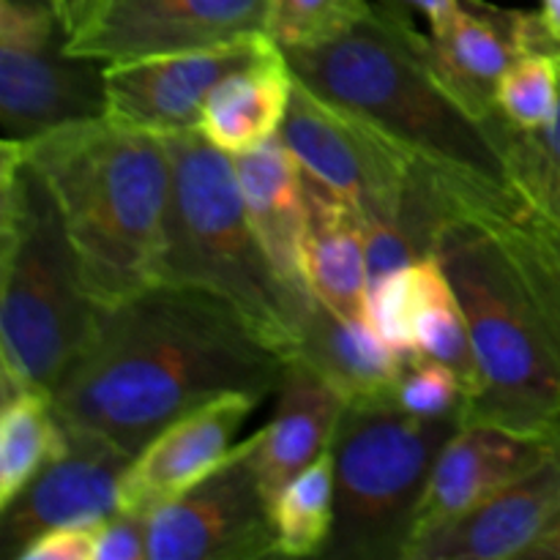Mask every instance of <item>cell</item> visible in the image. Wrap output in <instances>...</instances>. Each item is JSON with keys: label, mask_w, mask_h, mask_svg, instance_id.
<instances>
[{"label": "cell", "mask_w": 560, "mask_h": 560, "mask_svg": "<svg viewBox=\"0 0 560 560\" xmlns=\"http://www.w3.org/2000/svg\"><path fill=\"white\" fill-rule=\"evenodd\" d=\"M293 91V66L284 49L273 44L213 88L197 129L230 156L252 151L282 131Z\"/></svg>", "instance_id": "7402d4cb"}, {"label": "cell", "mask_w": 560, "mask_h": 560, "mask_svg": "<svg viewBox=\"0 0 560 560\" xmlns=\"http://www.w3.org/2000/svg\"><path fill=\"white\" fill-rule=\"evenodd\" d=\"M523 560H560V517L558 523L536 541Z\"/></svg>", "instance_id": "e575fe53"}, {"label": "cell", "mask_w": 560, "mask_h": 560, "mask_svg": "<svg viewBox=\"0 0 560 560\" xmlns=\"http://www.w3.org/2000/svg\"><path fill=\"white\" fill-rule=\"evenodd\" d=\"M421 42L424 33L410 16L372 0L337 38L284 55L306 88L377 126L470 206L528 213L495 131L438 85Z\"/></svg>", "instance_id": "3957f363"}, {"label": "cell", "mask_w": 560, "mask_h": 560, "mask_svg": "<svg viewBox=\"0 0 560 560\" xmlns=\"http://www.w3.org/2000/svg\"><path fill=\"white\" fill-rule=\"evenodd\" d=\"M104 63L69 52L49 0H0L3 142H31L77 120L102 118Z\"/></svg>", "instance_id": "ba28073f"}, {"label": "cell", "mask_w": 560, "mask_h": 560, "mask_svg": "<svg viewBox=\"0 0 560 560\" xmlns=\"http://www.w3.org/2000/svg\"><path fill=\"white\" fill-rule=\"evenodd\" d=\"M271 0H109L69 42L80 58L115 63L145 55L217 47L268 33Z\"/></svg>", "instance_id": "7c38bea8"}, {"label": "cell", "mask_w": 560, "mask_h": 560, "mask_svg": "<svg viewBox=\"0 0 560 560\" xmlns=\"http://www.w3.org/2000/svg\"><path fill=\"white\" fill-rule=\"evenodd\" d=\"M348 399L306 361L290 359L277 388V410L252 435V463L268 498L334 446Z\"/></svg>", "instance_id": "ac0fdd59"}, {"label": "cell", "mask_w": 560, "mask_h": 560, "mask_svg": "<svg viewBox=\"0 0 560 560\" xmlns=\"http://www.w3.org/2000/svg\"><path fill=\"white\" fill-rule=\"evenodd\" d=\"M506 156L509 175L530 217L550 224L560 235V102L550 126L520 131L501 115L487 120Z\"/></svg>", "instance_id": "484cf974"}, {"label": "cell", "mask_w": 560, "mask_h": 560, "mask_svg": "<svg viewBox=\"0 0 560 560\" xmlns=\"http://www.w3.org/2000/svg\"><path fill=\"white\" fill-rule=\"evenodd\" d=\"M93 560H148V514L115 512L104 520Z\"/></svg>", "instance_id": "4dcf8cb0"}, {"label": "cell", "mask_w": 560, "mask_h": 560, "mask_svg": "<svg viewBox=\"0 0 560 560\" xmlns=\"http://www.w3.org/2000/svg\"><path fill=\"white\" fill-rule=\"evenodd\" d=\"M69 430V446L9 509L0 512L5 558H16L36 536L63 525H91L120 509V476L131 457L96 432Z\"/></svg>", "instance_id": "4fadbf2b"}, {"label": "cell", "mask_w": 560, "mask_h": 560, "mask_svg": "<svg viewBox=\"0 0 560 560\" xmlns=\"http://www.w3.org/2000/svg\"><path fill=\"white\" fill-rule=\"evenodd\" d=\"M468 317L479 386L463 424L560 435V235L530 213L468 208L435 244Z\"/></svg>", "instance_id": "7a4b0ae2"}, {"label": "cell", "mask_w": 560, "mask_h": 560, "mask_svg": "<svg viewBox=\"0 0 560 560\" xmlns=\"http://www.w3.org/2000/svg\"><path fill=\"white\" fill-rule=\"evenodd\" d=\"M560 517V441L528 474L481 501L463 517L430 530L402 560H514Z\"/></svg>", "instance_id": "9a60e30c"}, {"label": "cell", "mask_w": 560, "mask_h": 560, "mask_svg": "<svg viewBox=\"0 0 560 560\" xmlns=\"http://www.w3.org/2000/svg\"><path fill=\"white\" fill-rule=\"evenodd\" d=\"M271 520L279 558L326 556L337 520L331 448L271 498Z\"/></svg>", "instance_id": "cb8c5ba5"}, {"label": "cell", "mask_w": 560, "mask_h": 560, "mask_svg": "<svg viewBox=\"0 0 560 560\" xmlns=\"http://www.w3.org/2000/svg\"><path fill=\"white\" fill-rule=\"evenodd\" d=\"M459 427L394 402L348 405L331 446L337 520L326 558L402 560L432 468Z\"/></svg>", "instance_id": "52a82bcc"}, {"label": "cell", "mask_w": 560, "mask_h": 560, "mask_svg": "<svg viewBox=\"0 0 560 560\" xmlns=\"http://www.w3.org/2000/svg\"><path fill=\"white\" fill-rule=\"evenodd\" d=\"M102 317L55 197L16 142L0 156V370L3 397L52 394Z\"/></svg>", "instance_id": "5b68a950"}, {"label": "cell", "mask_w": 560, "mask_h": 560, "mask_svg": "<svg viewBox=\"0 0 560 560\" xmlns=\"http://www.w3.org/2000/svg\"><path fill=\"white\" fill-rule=\"evenodd\" d=\"M416 312H419V260L413 266L383 273L370 284L364 312L366 326L402 359L419 355Z\"/></svg>", "instance_id": "f1b7e54d"}, {"label": "cell", "mask_w": 560, "mask_h": 560, "mask_svg": "<svg viewBox=\"0 0 560 560\" xmlns=\"http://www.w3.org/2000/svg\"><path fill=\"white\" fill-rule=\"evenodd\" d=\"M558 58H560V47H558Z\"/></svg>", "instance_id": "8d00e7d4"}, {"label": "cell", "mask_w": 560, "mask_h": 560, "mask_svg": "<svg viewBox=\"0 0 560 560\" xmlns=\"http://www.w3.org/2000/svg\"><path fill=\"white\" fill-rule=\"evenodd\" d=\"M173 162L159 282L228 301L284 359H295L310 290L279 279L262 252L235 178L233 156L200 129L164 135Z\"/></svg>", "instance_id": "8992f818"}, {"label": "cell", "mask_w": 560, "mask_h": 560, "mask_svg": "<svg viewBox=\"0 0 560 560\" xmlns=\"http://www.w3.org/2000/svg\"><path fill=\"white\" fill-rule=\"evenodd\" d=\"M16 145L52 191L88 293L102 310L159 284L173 180L164 135L102 115Z\"/></svg>", "instance_id": "277c9868"}, {"label": "cell", "mask_w": 560, "mask_h": 560, "mask_svg": "<svg viewBox=\"0 0 560 560\" xmlns=\"http://www.w3.org/2000/svg\"><path fill=\"white\" fill-rule=\"evenodd\" d=\"M539 16L545 22L547 33L560 44V0H541Z\"/></svg>", "instance_id": "d590c367"}, {"label": "cell", "mask_w": 560, "mask_h": 560, "mask_svg": "<svg viewBox=\"0 0 560 560\" xmlns=\"http://www.w3.org/2000/svg\"><path fill=\"white\" fill-rule=\"evenodd\" d=\"M282 140L301 170L364 211L366 222H397L413 200L424 167L377 126L295 77Z\"/></svg>", "instance_id": "9c48e42d"}, {"label": "cell", "mask_w": 560, "mask_h": 560, "mask_svg": "<svg viewBox=\"0 0 560 560\" xmlns=\"http://www.w3.org/2000/svg\"><path fill=\"white\" fill-rule=\"evenodd\" d=\"M394 405L421 419H463L468 388L452 366L419 353L405 364Z\"/></svg>", "instance_id": "f546056e"}, {"label": "cell", "mask_w": 560, "mask_h": 560, "mask_svg": "<svg viewBox=\"0 0 560 560\" xmlns=\"http://www.w3.org/2000/svg\"><path fill=\"white\" fill-rule=\"evenodd\" d=\"M370 5L372 0H271L268 36L282 49L317 47L348 31Z\"/></svg>", "instance_id": "83f0119b"}, {"label": "cell", "mask_w": 560, "mask_h": 560, "mask_svg": "<svg viewBox=\"0 0 560 560\" xmlns=\"http://www.w3.org/2000/svg\"><path fill=\"white\" fill-rule=\"evenodd\" d=\"M558 47L523 49L503 74L498 85V115L514 129L539 131L556 118L560 102Z\"/></svg>", "instance_id": "4316f807"}, {"label": "cell", "mask_w": 560, "mask_h": 560, "mask_svg": "<svg viewBox=\"0 0 560 560\" xmlns=\"http://www.w3.org/2000/svg\"><path fill=\"white\" fill-rule=\"evenodd\" d=\"M383 9L394 11V14H402L413 20V14H421L430 25V33L438 31L448 16L454 14V9L459 5V0H375Z\"/></svg>", "instance_id": "836d02e7"}, {"label": "cell", "mask_w": 560, "mask_h": 560, "mask_svg": "<svg viewBox=\"0 0 560 560\" xmlns=\"http://www.w3.org/2000/svg\"><path fill=\"white\" fill-rule=\"evenodd\" d=\"M49 3H52L55 14H58L60 25L71 42L96 22V16L102 14L109 0H49Z\"/></svg>", "instance_id": "d6a6232c"}, {"label": "cell", "mask_w": 560, "mask_h": 560, "mask_svg": "<svg viewBox=\"0 0 560 560\" xmlns=\"http://www.w3.org/2000/svg\"><path fill=\"white\" fill-rule=\"evenodd\" d=\"M257 405L260 397L255 394L230 392L170 421L131 457L120 476L118 512L151 517L159 506L200 485L233 452L235 435Z\"/></svg>", "instance_id": "5bb4252c"}, {"label": "cell", "mask_w": 560, "mask_h": 560, "mask_svg": "<svg viewBox=\"0 0 560 560\" xmlns=\"http://www.w3.org/2000/svg\"><path fill=\"white\" fill-rule=\"evenodd\" d=\"M558 441L560 435H523V432L503 430V427L485 424V421H470V424L459 427L448 438L435 468H432L424 495L416 509L408 547L430 530L463 517L465 512L528 474L536 463H541L552 452Z\"/></svg>", "instance_id": "2e32d148"}, {"label": "cell", "mask_w": 560, "mask_h": 560, "mask_svg": "<svg viewBox=\"0 0 560 560\" xmlns=\"http://www.w3.org/2000/svg\"><path fill=\"white\" fill-rule=\"evenodd\" d=\"M233 164L246 217L273 271L290 288L306 290L304 241L310 206L299 159L277 135L252 151L235 153Z\"/></svg>", "instance_id": "d6986e66"}, {"label": "cell", "mask_w": 560, "mask_h": 560, "mask_svg": "<svg viewBox=\"0 0 560 560\" xmlns=\"http://www.w3.org/2000/svg\"><path fill=\"white\" fill-rule=\"evenodd\" d=\"M279 558L271 498L252 463V438L211 476L148 517V560Z\"/></svg>", "instance_id": "30bf717a"}, {"label": "cell", "mask_w": 560, "mask_h": 560, "mask_svg": "<svg viewBox=\"0 0 560 560\" xmlns=\"http://www.w3.org/2000/svg\"><path fill=\"white\" fill-rule=\"evenodd\" d=\"M273 44L268 33H260L217 47L104 63V115L151 135L197 129L213 88Z\"/></svg>", "instance_id": "8fae6325"}, {"label": "cell", "mask_w": 560, "mask_h": 560, "mask_svg": "<svg viewBox=\"0 0 560 560\" xmlns=\"http://www.w3.org/2000/svg\"><path fill=\"white\" fill-rule=\"evenodd\" d=\"M295 359L315 366L348 405L394 402L408 364L364 320H345L312 295L299 317Z\"/></svg>", "instance_id": "44dd1931"}, {"label": "cell", "mask_w": 560, "mask_h": 560, "mask_svg": "<svg viewBox=\"0 0 560 560\" xmlns=\"http://www.w3.org/2000/svg\"><path fill=\"white\" fill-rule=\"evenodd\" d=\"M416 345L421 355L443 361L463 377L468 402L479 386L474 339L459 295L438 255L419 260V312H416Z\"/></svg>", "instance_id": "d4e9b609"}, {"label": "cell", "mask_w": 560, "mask_h": 560, "mask_svg": "<svg viewBox=\"0 0 560 560\" xmlns=\"http://www.w3.org/2000/svg\"><path fill=\"white\" fill-rule=\"evenodd\" d=\"M102 523L63 525V528L47 530V534L36 536L31 545L22 547L14 560H93Z\"/></svg>", "instance_id": "1f68e13d"}, {"label": "cell", "mask_w": 560, "mask_h": 560, "mask_svg": "<svg viewBox=\"0 0 560 560\" xmlns=\"http://www.w3.org/2000/svg\"><path fill=\"white\" fill-rule=\"evenodd\" d=\"M69 430L52 405V394L22 388L3 397L0 413V512L63 454Z\"/></svg>", "instance_id": "603a6c76"}, {"label": "cell", "mask_w": 560, "mask_h": 560, "mask_svg": "<svg viewBox=\"0 0 560 560\" xmlns=\"http://www.w3.org/2000/svg\"><path fill=\"white\" fill-rule=\"evenodd\" d=\"M520 14L485 0H459L454 14L421 42L438 85L481 124L498 115V85L523 49Z\"/></svg>", "instance_id": "e0dca14e"}, {"label": "cell", "mask_w": 560, "mask_h": 560, "mask_svg": "<svg viewBox=\"0 0 560 560\" xmlns=\"http://www.w3.org/2000/svg\"><path fill=\"white\" fill-rule=\"evenodd\" d=\"M288 361L217 295L159 282L102 310L80 359L52 388L60 421L135 457L206 399L277 394Z\"/></svg>", "instance_id": "6da1fadb"}, {"label": "cell", "mask_w": 560, "mask_h": 560, "mask_svg": "<svg viewBox=\"0 0 560 560\" xmlns=\"http://www.w3.org/2000/svg\"><path fill=\"white\" fill-rule=\"evenodd\" d=\"M306 222L304 282L312 299L345 320H364L370 293L364 211L304 173ZM366 323V320H364Z\"/></svg>", "instance_id": "ffe728a7"}]
</instances>
